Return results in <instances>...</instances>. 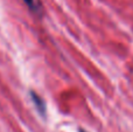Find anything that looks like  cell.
Segmentation results:
<instances>
[{
  "instance_id": "obj_1",
  "label": "cell",
  "mask_w": 133,
  "mask_h": 132,
  "mask_svg": "<svg viewBox=\"0 0 133 132\" xmlns=\"http://www.w3.org/2000/svg\"><path fill=\"white\" fill-rule=\"evenodd\" d=\"M29 95L33 101V104L35 105V108H36V110L39 111V114L41 115V116H44L46 111H47V108H46V104H44V101L42 100V97H40V96L33 90H30Z\"/></svg>"
},
{
  "instance_id": "obj_2",
  "label": "cell",
  "mask_w": 133,
  "mask_h": 132,
  "mask_svg": "<svg viewBox=\"0 0 133 132\" xmlns=\"http://www.w3.org/2000/svg\"><path fill=\"white\" fill-rule=\"evenodd\" d=\"M23 1H25V4L27 5L30 9H35V1L34 0H23Z\"/></svg>"
},
{
  "instance_id": "obj_3",
  "label": "cell",
  "mask_w": 133,
  "mask_h": 132,
  "mask_svg": "<svg viewBox=\"0 0 133 132\" xmlns=\"http://www.w3.org/2000/svg\"><path fill=\"white\" fill-rule=\"evenodd\" d=\"M78 132H88V131L84 130V129H82V128H79V129H78Z\"/></svg>"
}]
</instances>
